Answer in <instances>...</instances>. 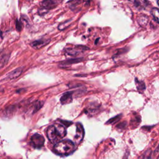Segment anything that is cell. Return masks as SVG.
<instances>
[{
  "instance_id": "15",
  "label": "cell",
  "mask_w": 159,
  "mask_h": 159,
  "mask_svg": "<svg viewBox=\"0 0 159 159\" xmlns=\"http://www.w3.org/2000/svg\"><path fill=\"white\" fill-rule=\"evenodd\" d=\"M120 116H121V114H119V115H117V116H115V117H114L110 119L109 120H108L107 121L106 124H113V123H114V122H116L119 121V120H120V117H121Z\"/></svg>"
},
{
  "instance_id": "2",
  "label": "cell",
  "mask_w": 159,
  "mask_h": 159,
  "mask_svg": "<svg viewBox=\"0 0 159 159\" xmlns=\"http://www.w3.org/2000/svg\"><path fill=\"white\" fill-rule=\"evenodd\" d=\"M75 150V143L70 140H60L54 146V151L60 155H68Z\"/></svg>"
},
{
  "instance_id": "8",
  "label": "cell",
  "mask_w": 159,
  "mask_h": 159,
  "mask_svg": "<svg viewBox=\"0 0 159 159\" xmlns=\"http://www.w3.org/2000/svg\"><path fill=\"white\" fill-rule=\"evenodd\" d=\"M55 5V3L53 2L52 0H44L42 4V8L39 11V12L42 11L48 10L49 9L52 8Z\"/></svg>"
},
{
  "instance_id": "4",
  "label": "cell",
  "mask_w": 159,
  "mask_h": 159,
  "mask_svg": "<svg viewBox=\"0 0 159 159\" xmlns=\"http://www.w3.org/2000/svg\"><path fill=\"white\" fill-rule=\"evenodd\" d=\"M44 142L45 140L43 137L39 134L33 135L31 138V142L35 148H41L43 145Z\"/></svg>"
},
{
  "instance_id": "14",
  "label": "cell",
  "mask_w": 159,
  "mask_h": 159,
  "mask_svg": "<svg viewBox=\"0 0 159 159\" xmlns=\"http://www.w3.org/2000/svg\"><path fill=\"white\" fill-rule=\"evenodd\" d=\"M22 73V69L21 68H17L16 70H15L14 71H12L9 75V77L11 78V79H14V78H16L17 77H18Z\"/></svg>"
},
{
  "instance_id": "7",
  "label": "cell",
  "mask_w": 159,
  "mask_h": 159,
  "mask_svg": "<svg viewBox=\"0 0 159 159\" xmlns=\"http://www.w3.org/2000/svg\"><path fill=\"white\" fill-rule=\"evenodd\" d=\"M140 117L136 113H134L130 119V125L132 129L137 127L140 123Z\"/></svg>"
},
{
  "instance_id": "11",
  "label": "cell",
  "mask_w": 159,
  "mask_h": 159,
  "mask_svg": "<svg viewBox=\"0 0 159 159\" xmlns=\"http://www.w3.org/2000/svg\"><path fill=\"white\" fill-rule=\"evenodd\" d=\"M99 106H98L97 104H92L90 106H88L86 108L85 110V113L86 114H93L94 113H96L99 108Z\"/></svg>"
},
{
  "instance_id": "5",
  "label": "cell",
  "mask_w": 159,
  "mask_h": 159,
  "mask_svg": "<svg viewBox=\"0 0 159 159\" xmlns=\"http://www.w3.org/2000/svg\"><path fill=\"white\" fill-rule=\"evenodd\" d=\"M49 42V40H47V39H40V40H35L33 42H32L30 43V45L35 49H39L40 48H42V47H43L44 45H45L46 44H47Z\"/></svg>"
},
{
  "instance_id": "20",
  "label": "cell",
  "mask_w": 159,
  "mask_h": 159,
  "mask_svg": "<svg viewBox=\"0 0 159 159\" xmlns=\"http://www.w3.org/2000/svg\"><path fill=\"white\" fill-rule=\"evenodd\" d=\"M129 1H133V2L134 1V0H129Z\"/></svg>"
},
{
  "instance_id": "16",
  "label": "cell",
  "mask_w": 159,
  "mask_h": 159,
  "mask_svg": "<svg viewBox=\"0 0 159 159\" xmlns=\"http://www.w3.org/2000/svg\"><path fill=\"white\" fill-rule=\"evenodd\" d=\"M150 156H151V151L147 150L142 155V159H150Z\"/></svg>"
},
{
  "instance_id": "18",
  "label": "cell",
  "mask_w": 159,
  "mask_h": 159,
  "mask_svg": "<svg viewBox=\"0 0 159 159\" xmlns=\"http://www.w3.org/2000/svg\"><path fill=\"white\" fill-rule=\"evenodd\" d=\"M61 122L63 124V125H65L66 127H68V126H70V125L72 124V122H70V121H64V120H61Z\"/></svg>"
},
{
  "instance_id": "1",
  "label": "cell",
  "mask_w": 159,
  "mask_h": 159,
  "mask_svg": "<svg viewBox=\"0 0 159 159\" xmlns=\"http://www.w3.org/2000/svg\"><path fill=\"white\" fill-rule=\"evenodd\" d=\"M47 134L50 141L56 143L66 135V131L63 125L55 124L48 127Z\"/></svg>"
},
{
  "instance_id": "17",
  "label": "cell",
  "mask_w": 159,
  "mask_h": 159,
  "mask_svg": "<svg viewBox=\"0 0 159 159\" xmlns=\"http://www.w3.org/2000/svg\"><path fill=\"white\" fill-rule=\"evenodd\" d=\"M116 127H117V129L122 130V129H125L127 127V123H126L125 121H124V122H122L121 123H119Z\"/></svg>"
},
{
  "instance_id": "12",
  "label": "cell",
  "mask_w": 159,
  "mask_h": 159,
  "mask_svg": "<svg viewBox=\"0 0 159 159\" xmlns=\"http://www.w3.org/2000/svg\"><path fill=\"white\" fill-rule=\"evenodd\" d=\"M135 84L137 86V90L140 92V93H142L145 89V83L142 81H139L138 79L135 78Z\"/></svg>"
},
{
  "instance_id": "19",
  "label": "cell",
  "mask_w": 159,
  "mask_h": 159,
  "mask_svg": "<svg viewBox=\"0 0 159 159\" xmlns=\"http://www.w3.org/2000/svg\"><path fill=\"white\" fill-rule=\"evenodd\" d=\"M157 3H158V5L159 6V0H158V1H157Z\"/></svg>"
},
{
  "instance_id": "10",
  "label": "cell",
  "mask_w": 159,
  "mask_h": 159,
  "mask_svg": "<svg viewBox=\"0 0 159 159\" xmlns=\"http://www.w3.org/2000/svg\"><path fill=\"white\" fill-rule=\"evenodd\" d=\"M134 2L135 7L139 10L145 9L147 6V0H134Z\"/></svg>"
},
{
  "instance_id": "3",
  "label": "cell",
  "mask_w": 159,
  "mask_h": 159,
  "mask_svg": "<svg viewBox=\"0 0 159 159\" xmlns=\"http://www.w3.org/2000/svg\"><path fill=\"white\" fill-rule=\"evenodd\" d=\"M84 134V131L83 127L81 123H77L76 124V134L75 135V142L76 143L79 144L82 140L83 139Z\"/></svg>"
},
{
  "instance_id": "13",
  "label": "cell",
  "mask_w": 159,
  "mask_h": 159,
  "mask_svg": "<svg viewBox=\"0 0 159 159\" xmlns=\"http://www.w3.org/2000/svg\"><path fill=\"white\" fill-rule=\"evenodd\" d=\"M151 14L156 22L159 24V9L157 7H153L151 11Z\"/></svg>"
},
{
  "instance_id": "9",
  "label": "cell",
  "mask_w": 159,
  "mask_h": 159,
  "mask_svg": "<svg viewBox=\"0 0 159 159\" xmlns=\"http://www.w3.org/2000/svg\"><path fill=\"white\" fill-rule=\"evenodd\" d=\"M149 21V18L145 15H140L137 17V22L141 27H145Z\"/></svg>"
},
{
  "instance_id": "21",
  "label": "cell",
  "mask_w": 159,
  "mask_h": 159,
  "mask_svg": "<svg viewBox=\"0 0 159 159\" xmlns=\"http://www.w3.org/2000/svg\"><path fill=\"white\" fill-rule=\"evenodd\" d=\"M158 148H159V145H158Z\"/></svg>"
},
{
  "instance_id": "6",
  "label": "cell",
  "mask_w": 159,
  "mask_h": 159,
  "mask_svg": "<svg viewBox=\"0 0 159 159\" xmlns=\"http://www.w3.org/2000/svg\"><path fill=\"white\" fill-rule=\"evenodd\" d=\"M72 94H73V92H71V91L66 92L65 94H63L60 98V101H61V104H68V103L71 102L73 99Z\"/></svg>"
}]
</instances>
